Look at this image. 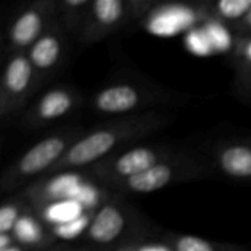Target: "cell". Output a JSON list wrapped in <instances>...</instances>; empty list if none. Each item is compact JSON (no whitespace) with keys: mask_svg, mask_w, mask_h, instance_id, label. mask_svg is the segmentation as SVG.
I'll use <instances>...</instances> for the list:
<instances>
[{"mask_svg":"<svg viewBox=\"0 0 251 251\" xmlns=\"http://www.w3.org/2000/svg\"><path fill=\"white\" fill-rule=\"evenodd\" d=\"M57 21V0H37L18 12L6 29L9 54L26 53L29 47Z\"/></svg>","mask_w":251,"mask_h":251,"instance_id":"obj_8","label":"cell"},{"mask_svg":"<svg viewBox=\"0 0 251 251\" xmlns=\"http://www.w3.org/2000/svg\"><path fill=\"white\" fill-rule=\"evenodd\" d=\"M79 190L76 178L74 176H53L41 181L37 187H32L26 196L32 203L38 206H46L49 203H60L62 200H69Z\"/></svg>","mask_w":251,"mask_h":251,"instance_id":"obj_13","label":"cell"},{"mask_svg":"<svg viewBox=\"0 0 251 251\" xmlns=\"http://www.w3.org/2000/svg\"><path fill=\"white\" fill-rule=\"evenodd\" d=\"M129 226V212L118 201H106L99 207L85 232V238L96 244H112L118 241Z\"/></svg>","mask_w":251,"mask_h":251,"instance_id":"obj_11","label":"cell"},{"mask_svg":"<svg viewBox=\"0 0 251 251\" xmlns=\"http://www.w3.org/2000/svg\"><path fill=\"white\" fill-rule=\"evenodd\" d=\"M247 96H251V88L249 90V93H247Z\"/></svg>","mask_w":251,"mask_h":251,"instance_id":"obj_25","label":"cell"},{"mask_svg":"<svg viewBox=\"0 0 251 251\" xmlns=\"http://www.w3.org/2000/svg\"><path fill=\"white\" fill-rule=\"evenodd\" d=\"M179 153L178 149L168 144H141L107 156L88 168V175L97 182L113 188Z\"/></svg>","mask_w":251,"mask_h":251,"instance_id":"obj_4","label":"cell"},{"mask_svg":"<svg viewBox=\"0 0 251 251\" xmlns=\"http://www.w3.org/2000/svg\"><path fill=\"white\" fill-rule=\"evenodd\" d=\"M251 9V0H219L206 4V12L216 21L237 25Z\"/></svg>","mask_w":251,"mask_h":251,"instance_id":"obj_17","label":"cell"},{"mask_svg":"<svg viewBox=\"0 0 251 251\" xmlns=\"http://www.w3.org/2000/svg\"><path fill=\"white\" fill-rule=\"evenodd\" d=\"M71 49V38L56 21L26 51L37 74L40 87L50 81L65 65Z\"/></svg>","mask_w":251,"mask_h":251,"instance_id":"obj_10","label":"cell"},{"mask_svg":"<svg viewBox=\"0 0 251 251\" xmlns=\"http://www.w3.org/2000/svg\"><path fill=\"white\" fill-rule=\"evenodd\" d=\"M215 166L228 178L251 182V141H222L213 149Z\"/></svg>","mask_w":251,"mask_h":251,"instance_id":"obj_12","label":"cell"},{"mask_svg":"<svg viewBox=\"0 0 251 251\" xmlns=\"http://www.w3.org/2000/svg\"><path fill=\"white\" fill-rule=\"evenodd\" d=\"M84 97L79 90L71 85H56L49 88L22 115L21 124L28 129L46 128L81 107Z\"/></svg>","mask_w":251,"mask_h":251,"instance_id":"obj_9","label":"cell"},{"mask_svg":"<svg viewBox=\"0 0 251 251\" xmlns=\"http://www.w3.org/2000/svg\"><path fill=\"white\" fill-rule=\"evenodd\" d=\"M151 6L149 0H93L79 43L91 46L110 37L141 18Z\"/></svg>","mask_w":251,"mask_h":251,"instance_id":"obj_6","label":"cell"},{"mask_svg":"<svg viewBox=\"0 0 251 251\" xmlns=\"http://www.w3.org/2000/svg\"><path fill=\"white\" fill-rule=\"evenodd\" d=\"M232 28L237 32V37H249V35H251V9L249 10V13L237 25H234Z\"/></svg>","mask_w":251,"mask_h":251,"instance_id":"obj_22","label":"cell"},{"mask_svg":"<svg viewBox=\"0 0 251 251\" xmlns=\"http://www.w3.org/2000/svg\"><path fill=\"white\" fill-rule=\"evenodd\" d=\"M93 0H57V21L71 40L81 38Z\"/></svg>","mask_w":251,"mask_h":251,"instance_id":"obj_14","label":"cell"},{"mask_svg":"<svg viewBox=\"0 0 251 251\" xmlns=\"http://www.w3.org/2000/svg\"><path fill=\"white\" fill-rule=\"evenodd\" d=\"M0 251H25V249L16 243V244H13V246H10V247H7V249H4V250H0Z\"/></svg>","mask_w":251,"mask_h":251,"instance_id":"obj_23","label":"cell"},{"mask_svg":"<svg viewBox=\"0 0 251 251\" xmlns=\"http://www.w3.org/2000/svg\"><path fill=\"white\" fill-rule=\"evenodd\" d=\"M40 88L37 74L26 53L9 54L0 79V119L16 116Z\"/></svg>","mask_w":251,"mask_h":251,"instance_id":"obj_7","label":"cell"},{"mask_svg":"<svg viewBox=\"0 0 251 251\" xmlns=\"http://www.w3.org/2000/svg\"><path fill=\"white\" fill-rule=\"evenodd\" d=\"M165 243L172 251H247L241 246L222 244L187 234H169L165 237Z\"/></svg>","mask_w":251,"mask_h":251,"instance_id":"obj_16","label":"cell"},{"mask_svg":"<svg viewBox=\"0 0 251 251\" xmlns=\"http://www.w3.org/2000/svg\"><path fill=\"white\" fill-rule=\"evenodd\" d=\"M115 251H172V249L165 241H135L122 244L116 247Z\"/></svg>","mask_w":251,"mask_h":251,"instance_id":"obj_21","label":"cell"},{"mask_svg":"<svg viewBox=\"0 0 251 251\" xmlns=\"http://www.w3.org/2000/svg\"><path fill=\"white\" fill-rule=\"evenodd\" d=\"M51 251H78V250H68V249H56V250Z\"/></svg>","mask_w":251,"mask_h":251,"instance_id":"obj_24","label":"cell"},{"mask_svg":"<svg viewBox=\"0 0 251 251\" xmlns=\"http://www.w3.org/2000/svg\"><path fill=\"white\" fill-rule=\"evenodd\" d=\"M12 234L16 243L24 249H43L51 241V235L29 212H25L21 216Z\"/></svg>","mask_w":251,"mask_h":251,"instance_id":"obj_15","label":"cell"},{"mask_svg":"<svg viewBox=\"0 0 251 251\" xmlns=\"http://www.w3.org/2000/svg\"><path fill=\"white\" fill-rule=\"evenodd\" d=\"M171 121L172 115L156 110L110 119L90 131H85V134L66 151L47 176L66 171L91 168L107 156L116 153L122 146L162 129Z\"/></svg>","mask_w":251,"mask_h":251,"instance_id":"obj_1","label":"cell"},{"mask_svg":"<svg viewBox=\"0 0 251 251\" xmlns=\"http://www.w3.org/2000/svg\"><path fill=\"white\" fill-rule=\"evenodd\" d=\"M85 131L87 129L79 126L65 128L40 140L3 171L0 188L3 191H12L31 178L38 175L47 176Z\"/></svg>","mask_w":251,"mask_h":251,"instance_id":"obj_2","label":"cell"},{"mask_svg":"<svg viewBox=\"0 0 251 251\" xmlns=\"http://www.w3.org/2000/svg\"><path fill=\"white\" fill-rule=\"evenodd\" d=\"M25 204L19 199L3 201L0 207V234H12L18 221L25 213Z\"/></svg>","mask_w":251,"mask_h":251,"instance_id":"obj_19","label":"cell"},{"mask_svg":"<svg viewBox=\"0 0 251 251\" xmlns=\"http://www.w3.org/2000/svg\"><path fill=\"white\" fill-rule=\"evenodd\" d=\"M93 215L94 213H87V215H79L74 219H71L69 222H65V224H59L54 229V235L57 237H62V238H74L82 232H87L90 224H91V219H93Z\"/></svg>","mask_w":251,"mask_h":251,"instance_id":"obj_20","label":"cell"},{"mask_svg":"<svg viewBox=\"0 0 251 251\" xmlns=\"http://www.w3.org/2000/svg\"><path fill=\"white\" fill-rule=\"evenodd\" d=\"M232 59L237 68L238 87L247 94L251 88V35L237 37Z\"/></svg>","mask_w":251,"mask_h":251,"instance_id":"obj_18","label":"cell"},{"mask_svg":"<svg viewBox=\"0 0 251 251\" xmlns=\"http://www.w3.org/2000/svg\"><path fill=\"white\" fill-rule=\"evenodd\" d=\"M209 175L210 168L201 159L181 151L146 172L118 184L112 190L122 194H150L175 184L207 178Z\"/></svg>","mask_w":251,"mask_h":251,"instance_id":"obj_5","label":"cell"},{"mask_svg":"<svg viewBox=\"0 0 251 251\" xmlns=\"http://www.w3.org/2000/svg\"><path fill=\"white\" fill-rule=\"evenodd\" d=\"M169 94L163 90L134 81H116L103 85L88 99L93 112L109 116L124 118L149 112V107L168 101Z\"/></svg>","mask_w":251,"mask_h":251,"instance_id":"obj_3","label":"cell"}]
</instances>
